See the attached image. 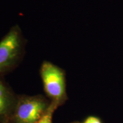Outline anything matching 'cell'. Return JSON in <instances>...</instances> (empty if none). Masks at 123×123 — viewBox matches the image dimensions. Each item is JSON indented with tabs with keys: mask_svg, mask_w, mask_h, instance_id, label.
<instances>
[{
	"mask_svg": "<svg viewBox=\"0 0 123 123\" xmlns=\"http://www.w3.org/2000/svg\"><path fill=\"white\" fill-rule=\"evenodd\" d=\"M37 123H38V122H37Z\"/></svg>",
	"mask_w": 123,
	"mask_h": 123,
	"instance_id": "ba28073f",
	"label": "cell"
},
{
	"mask_svg": "<svg viewBox=\"0 0 123 123\" xmlns=\"http://www.w3.org/2000/svg\"><path fill=\"white\" fill-rule=\"evenodd\" d=\"M83 123H102L99 118L95 116H89Z\"/></svg>",
	"mask_w": 123,
	"mask_h": 123,
	"instance_id": "8992f818",
	"label": "cell"
},
{
	"mask_svg": "<svg viewBox=\"0 0 123 123\" xmlns=\"http://www.w3.org/2000/svg\"><path fill=\"white\" fill-rule=\"evenodd\" d=\"M49 105L42 96L21 97L16 106L15 121L17 123H37Z\"/></svg>",
	"mask_w": 123,
	"mask_h": 123,
	"instance_id": "3957f363",
	"label": "cell"
},
{
	"mask_svg": "<svg viewBox=\"0 0 123 123\" xmlns=\"http://www.w3.org/2000/svg\"><path fill=\"white\" fill-rule=\"evenodd\" d=\"M39 73L46 93L51 102L59 105L67 99L66 74L63 69L50 61H44Z\"/></svg>",
	"mask_w": 123,
	"mask_h": 123,
	"instance_id": "7a4b0ae2",
	"label": "cell"
},
{
	"mask_svg": "<svg viewBox=\"0 0 123 123\" xmlns=\"http://www.w3.org/2000/svg\"><path fill=\"white\" fill-rule=\"evenodd\" d=\"M26 41L18 25L11 27L0 41V75L13 70L22 62Z\"/></svg>",
	"mask_w": 123,
	"mask_h": 123,
	"instance_id": "6da1fadb",
	"label": "cell"
},
{
	"mask_svg": "<svg viewBox=\"0 0 123 123\" xmlns=\"http://www.w3.org/2000/svg\"><path fill=\"white\" fill-rule=\"evenodd\" d=\"M14 102L12 92L2 80L0 79V116L8 112Z\"/></svg>",
	"mask_w": 123,
	"mask_h": 123,
	"instance_id": "277c9868",
	"label": "cell"
},
{
	"mask_svg": "<svg viewBox=\"0 0 123 123\" xmlns=\"http://www.w3.org/2000/svg\"><path fill=\"white\" fill-rule=\"evenodd\" d=\"M57 107L58 105H56V104L53 102L51 103L45 113L43 115L42 117L40 119L37 123H52L53 114L54 110Z\"/></svg>",
	"mask_w": 123,
	"mask_h": 123,
	"instance_id": "5b68a950",
	"label": "cell"
},
{
	"mask_svg": "<svg viewBox=\"0 0 123 123\" xmlns=\"http://www.w3.org/2000/svg\"><path fill=\"white\" fill-rule=\"evenodd\" d=\"M78 123V122H76V123Z\"/></svg>",
	"mask_w": 123,
	"mask_h": 123,
	"instance_id": "52a82bcc",
	"label": "cell"
}]
</instances>
